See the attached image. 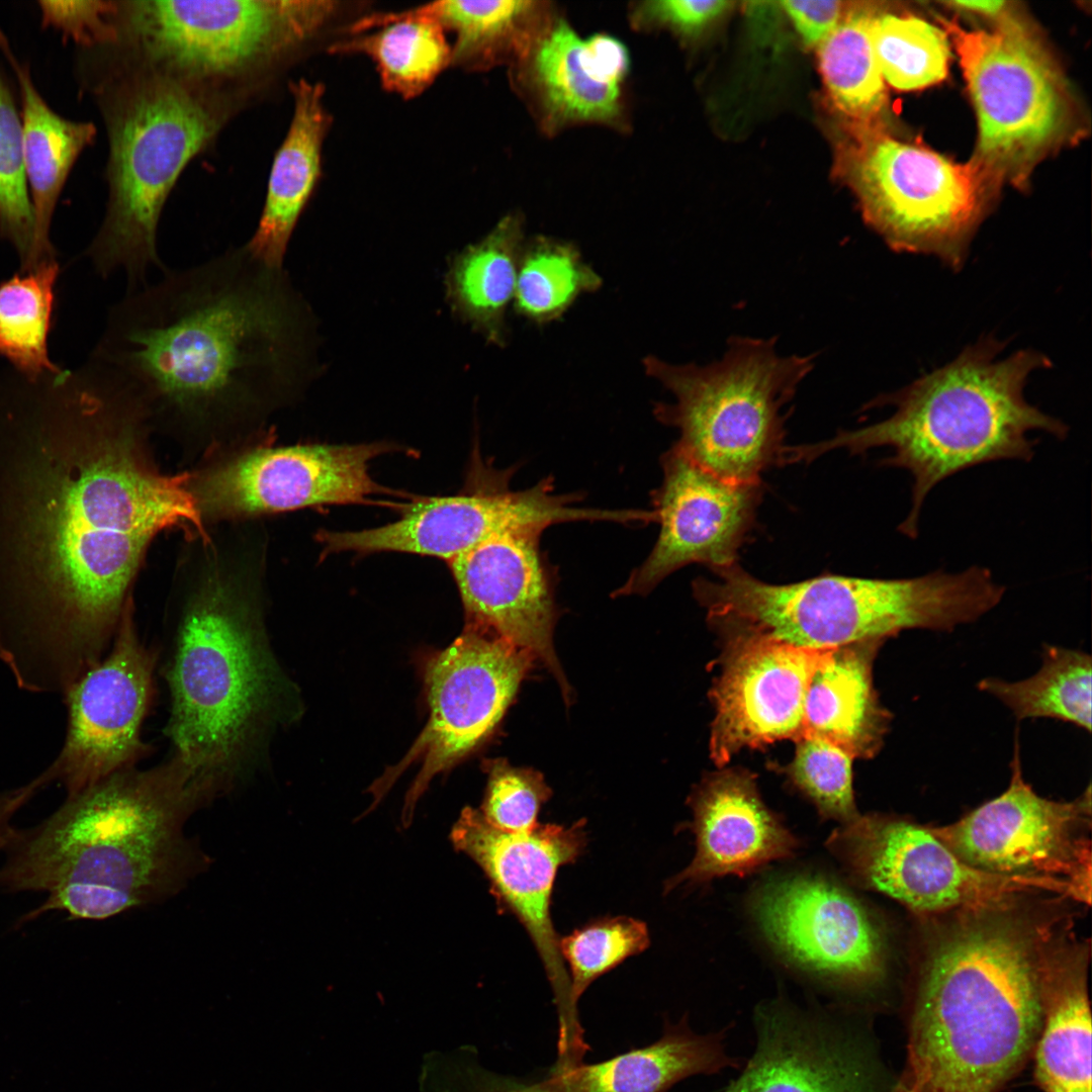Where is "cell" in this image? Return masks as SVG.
<instances>
[{"instance_id": "d6a6232c", "label": "cell", "mask_w": 1092, "mask_h": 1092, "mask_svg": "<svg viewBox=\"0 0 1092 1092\" xmlns=\"http://www.w3.org/2000/svg\"><path fill=\"white\" fill-rule=\"evenodd\" d=\"M327 50L370 59L382 88L403 99L422 95L452 63L448 33L437 21L390 11L360 15Z\"/></svg>"}, {"instance_id": "484cf974", "label": "cell", "mask_w": 1092, "mask_h": 1092, "mask_svg": "<svg viewBox=\"0 0 1092 1092\" xmlns=\"http://www.w3.org/2000/svg\"><path fill=\"white\" fill-rule=\"evenodd\" d=\"M696 853L666 881L664 891L724 876L746 877L793 857L800 841L762 801L755 777L723 768L706 777L689 798Z\"/></svg>"}, {"instance_id": "83f0119b", "label": "cell", "mask_w": 1092, "mask_h": 1092, "mask_svg": "<svg viewBox=\"0 0 1092 1092\" xmlns=\"http://www.w3.org/2000/svg\"><path fill=\"white\" fill-rule=\"evenodd\" d=\"M1048 943L1043 934L1041 1021L1033 1049L1034 1078L1043 1092H1091L1092 1025L1083 946Z\"/></svg>"}, {"instance_id": "e0dca14e", "label": "cell", "mask_w": 1092, "mask_h": 1092, "mask_svg": "<svg viewBox=\"0 0 1092 1092\" xmlns=\"http://www.w3.org/2000/svg\"><path fill=\"white\" fill-rule=\"evenodd\" d=\"M159 652L140 638L128 601L112 643L94 666L63 696L64 741L40 772L75 794L115 772L136 767L151 753L143 724L156 697Z\"/></svg>"}, {"instance_id": "44dd1931", "label": "cell", "mask_w": 1092, "mask_h": 1092, "mask_svg": "<svg viewBox=\"0 0 1092 1092\" xmlns=\"http://www.w3.org/2000/svg\"><path fill=\"white\" fill-rule=\"evenodd\" d=\"M662 481L652 493L660 530L645 560L614 597L647 595L692 563L710 569L737 562L763 494L761 481L739 482L703 468L675 445L661 457Z\"/></svg>"}, {"instance_id": "52a82bcc", "label": "cell", "mask_w": 1092, "mask_h": 1092, "mask_svg": "<svg viewBox=\"0 0 1092 1092\" xmlns=\"http://www.w3.org/2000/svg\"><path fill=\"white\" fill-rule=\"evenodd\" d=\"M82 90L99 108L108 141L105 215L85 255L107 278L118 270L128 290L161 267L157 229L179 175L219 131L229 109L203 84L149 68L115 75L90 59L75 62Z\"/></svg>"}, {"instance_id": "6da1fadb", "label": "cell", "mask_w": 1092, "mask_h": 1092, "mask_svg": "<svg viewBox=\"0 0 1092 1092\" xmlns=\"http://www.w3.org/2000/svg\"><path fill=\"white\" fill-rule=\"evenodd\" d=\"M153 432L93 353L38 378L0 371V662L18 685L63 691L100 661L153 540L202 527Z\"/></svg>"}, {"instance_id": "2e32d148", "label": "cell", "mask_w": 1092, "mask_h": 1092, "mask_svg": "<svg viewBox=\"0 0 1092 1092\" xmlns=\"http://www.w3.org/2000/svg\"><path fill=\"white\" fill-rule=\"evenodd\" d=\"M1091 793L1071 802L1037 795L1022 776L1015 740L1008 788L957 822L929 831L971 867L1005 877L1039 878L1072 885L1091 897Z\"/></svg>"}, {"instance_id": "d4e9b609", "label": "cell", "mask_w": 1092, "mask_h": 1092, "mask_svg": "<svg viewBox=\"0 0 1092 1092\" xmlns=\"http://www.w3.org/2000/svg\"><path fill=\"white\" fill-rule=\"evenodd\" d=\"M539 531H511L488 538L448 562L466 625L494 633L542 660L560 685L569 686L552 643L553 573L540 549Z\"/></svg>"}, {"instance_id": "60d3db41", "label": "cell", "mask_w": 1092, "mask_h": 1092, "mask_svg": "<svg viewBox=\"0 0 1092 1092\" xmlns=\"http://www.w3.org/2000/svg\"><path fill=\"white\" fill-rule=\"evenodd\" d=\"M649 941L646 924L628 916L604 917L559 938L572 1004L597 978L645 950Z\"/></svg>"}, {"instance_id": "603a6c76", "label": "cell", "mask_w": 1092, "mask_h": 1092, "mask_svg": "<svg viewBox=\"0 0 1092 1092\" xmlns=\"http://www.w3.org/2000/svg\"><path fill=\"white\" fill-rule=\"evenodd\" d=\"M451 839L484 872L494 893L524 925L545 966L561 1012L572 1016L570 981L551 919V897L557 871L574 862L586 845L584 820L569 827L537 824L531 831L511 833L490 825L480 811L465 808Z\"/></svg>"}, {"instance_id": "ffe728a7", "label": "cell", "mask_w": 1092, "mask_h": 1092, "mask_svg": "<svg viewBox=\"0 0 1092 1092\" xmlns=\"http://www.w3.org/2000/svg\"><path fill=\"white\" fill-rule=\"evenodd\" d=\"M575 494H557L550 477L523 490L509 486L414 500L394 522L360 531L317 533L325 555L337 552H404L457 558L479 543L511 531H539L568 522H608L610 512L574 506Z\"/></svg>"}, {"instance_id": "d590c367", "label": "cell", "mask_w": 1092, "mask_h": 1092, "mask_svg": "<svg viewBox=\"0 0 1092 1092\" xmlns=\"http://www.w3.org/2000/svg\"><path fill=\"white\" fill-rule=\"evenodd\" d=\"M1040 668L1007 681L987 677L978 689L1005 705L1019 721L1053 718L1091 731L1092 659L1081 650L1045 645Z\"/></svg>"}, {"instance_id": "e575fe53", "label": "cell", "mask_w": 1092, "mask_h": 1092, "mask_svg": "<svg viewBox=\"0 0 1092 1092\" xmlns=\"http://www.w3.org/2000/svg\"><path fill=\"white\" fill-rule=\"evenodd\" d=\"M876 14L849 12L819 43V68L835 107L868 130L887 108L885 81L873 43Z\"/></svg>"}, {"instance_id": "5b68a950", "label": "cell", "mask_w": 1092, "mask_h": 1092, "mask_svg": "<svg viewBox=\"0 0 1092 1092\" xmlns=\"http://www.w3.org/2000/svg\"><path fill=\"white\" fill-rule=\"evenodd\" d=\"M1005 910H963L934 939L893 1092H999L1033 1053L1042 937Z\"/></svg>"}, {"instance_id": "1f68e13d", "label": "cell", "mask_w": 1092, "mask_h": 1092, "mask_svg": "<svg viewBox=\"0 0 1092 1092\" xmlns=\"http://www.w3.org/2000/svg\"><path fill=\"white\" fill-rule=\"evenodd\" d=\"M391 13L428 17L453 33L451 67L467 72L510 69L560 16L552 2L542 0H443Z\"/></svg>"}, {"instance_id": "ab89813d", "label": "cell", "mask_w": 1092, "mask_h": 1092, "mask_svg": "<svg viewBox=\"0 0 1092 1092\" xmlns=\"http://www.w3.org/2000/svg\"><path fill=\"white\" fill-rule=\"evenodd\" d=\"M0 65V243L11 245L19 271L36 267L34 217L26 181L20 109Z\"/></svg>"}, {"instance_id": "9a60e30c", "label": "cell", "mask_w": 1092, "mask_h": 1092, "mask_svg": "<svg viewBox=\"0 0 1092 1092\" xmlns=\"http://www.w3.org/2000/svg\"><path fill=\"white\" fill-rule=\"evenodd\" d=\"M536 657L489 631L466 625L428 663V723L407 754L372 787L377 803L410 765L420 764L404 799L402 823L432 779L472 751L496 726Z\"/></svg>"}, {"instance_id": "277c9868", "label": "cell", "mask_w": 1092, "mask_h": 1092, "mask_svg": "<svg viewBox=\"0 0 1092 1092\" xmlns=\"http://www.w3.org/2000/svg\"><path fill=\"white\" fill-rule=\"evenodd\" d=\"M209 799L189 767L171 757L128 768L68 795L49 818L15 828L3 849L0 888L48 893L23 921L50 911L102 920L170 898L209 857L186 837Z\"/></svg>"}, {"instance_id": "7c38bea8", "label": "cell", "mask_w": 1092, "mask_h": 1092, "mask_svg": "<svg viewBox=\"0 0 1092 1092\" xmlns=\"http://www.w3.org/2000/svg\"><path fill=\"white\" fill-rule=\"evenodd\" d=\"M851 162L863 217L892 250L962 267L989 188L972 161L870 130Z\"/></svg>"}, {"instance_id": "30bf717a", "label": "cell", "mask_w": 1092, "mask_h": 1092, "mask_svg": "<svg viewBox=\"0 0 1092 1092\" xmlns=\"http://www.w3.org/2000/svg\"><path fill=\"white\" fill-rule=\"evenodd\" d=\"M365 3L335 0L118 2V31L151 67L202 83L276 66L344 28Z\"/></svg>"}, {"instance_id": "ba28073f", "label": "cell", "mask_w": 1092, "mask_h": 1092, "mask_svg": "<svg viewBox=\"0 0 1092 1092\" xmlns=\"http://www.w3.org/2000/svg\"><path fill=\"white\" fill-rule=\"evenodd\" d=\"M698 577L693 593L721 633L767 636L806 648L882 640L909 629L952 631L976 622L999 603L989 569L935 570L907 578L825 573L774 584L737 562Z\"/></svg>"}, {"instance_id": "836d02e7", "label": "cell", "mask_w": 1092, "mask_h": 1092, "mask_svg": "<svg viewBox=\"0 0 1092 1092\" xmlns=\"http://www.w3.org/2000/svg\"><path fill=\"white\" fill-rule=\"evenodd\" d=\"M524 225L520 212H509L482 240L454 257L446 276L454 311L498 347L507 342L506 311L515 296Z\"/></svg>"}, {"instance_id": "681fc988", "label": "cell", "mask_w": 1092, "mask_h": 1092, "mask_svg": "<svg viewBox=\"0 0 1092 1092\" xmlns=\"http://www.w3.org/2000/svg\"><path fill=\"white\" fill-rule=\"evenodd\" d=\"M948 5L967 12L987 16H1003L1006 11L1005 1H951Z\"/></svg>"}, {"instance_id": "ac0fdd59", "label": "cell", "mask_w": 1092, "mask_h": 1092, "mask_svg": "<svg viewBox=\"0 0 1092 1092\" xmlns=\"http://www.w3.org/2000/svg\"><path fill=\"white\" fill-rule=\"evenodd\" d=\"M755 1046L718 1092H893L872 1027L837 1006L801 1007L783 997L753 1012Z\"/></svg>"}, {"instance_id": "74e56055", "label": "cell", "mask_w": 1092, "mask_h": 1092, "mask_svg": "<svg viewBox=\"0 0 1092 1092\" xmlns=\"http://www.w3.org/2000/svg\"><path fill=\"white\" fill-rule=\"evenodd\" d=\"M603 285L571 242L538 235L521 251L513 306L517 314L543 326L562 317L576 299Z\"/></svg>"}, {"instance_id": "d6986e66", "label": "cell", "mask_w": 1092, "mask_h": 1092, "mask_svg": "<svg viewBox=\"0 0 1092 1092\" xmlns=\"http://www.w3.org/2000/svg\"><path fill=\"white\" fill-rule=\"evenodd\" d=\"M752 913L776 951L837 998L868 990L883 978V933L864 905L838 883L808 874L769 880L756 892Z\"/></svg>"}, {"instance_id": "8d00e7d4", "label": "cell", "mask_w": 1092, "mask_h": 1092, "mask_svg": "<svg viewBox=\"0 0 1092 1092\" xmlns=\"http://www.w3.org/2000/svg\"><path fill=\"white\" fill-rule=\"evenodd\" d=\"M57 259L0 280V357L27 378L61 369L49 353L55 324Z\"/></svg>"}, {"instance_id": "7402d4cb", "label": "cell", "mask_w": 1092, "mask_h": 1092, "mask_svg": "<svg viewBox=\"0 0 1092 1092\" xmlns=\"http://www.w3.org/2000/svg\"><path fill=\"white\" fill-rule=\"evenodd\" d=\"M721 634L725 647L710 692L715 709L710 753L719 766L743 748L802 737L810 680L832 649L752 633Z\"/></svg>"}, {"instance_id": "4dcf8cb0", "label": "cell", "mask_w": 1092, "mask_h": 1092, "mask_svg": "<svg viewBox=\"0 0 1092 1092\" xmlns=\"http://www.w3.org/2000/svg\"><path fill=\"white\" fill-rule=\"evenodd\" d=\"M884 642L831 649L810 680L802 737L824 739L853 758L871 759L880 752L892 722L874 686V661Z\"/></svg>"}, {"instance_id": "9c48e42d", "label": "cell", "mask_w": 1092, "mask_h": 1092, "mask_svg": "<svg viewBox=\"0 0 1092 1092\" xmlns=\"http://www.w3.org/2000/svg\"><path fill=\"white\" fill-rule=\"evenodd\" d=\"M777 338L734 336L721 359L706 365L671 364L646 356L645 373L674 396L657 402L655 418L676 428L674 444L694 462L719 477L761 481V473L783 465L785 416L800 383L815 365V354L780 355Z\"/></svg>"}, {"instance_id": "7dc6e473", "label": "cell", "mask_w": 1092, "mask_h": 1092, "mask_svg": "<svg viewBox=\"0 0 1092 1092\" xmlns=\"http://www.w3.org/2000/svg\"><path fill=\"white\" fill-rule=\"evenodd\" d=\"M780 4L792 19L807 46L820 43L839 23L840 1H782Z\"/></svg>"}, {"instance_id": "cb8c5ba5", "label": "cell", "mask_w": 1092, "mask_h": 1092, "mask_svg": "<svg viewBox=\"0 0 1092 1092\" xmlns=\"http://www.w3.org/2000/svg\"><path fill=\"white\" fill-rule=\"evenodd\" d=\"M509 70L513 89L548 136L579 125L629 128L630 56L609 33L581 37L560 15Z\"/></svg>"}, {"instance_id": "f1b7e54d", "label": "cell", "mask_w": 1092, "mask_h": 1092, "mask_svg": "<svg viewBox=\"0 0 1092 1092\" xmlns=\"http://www.w3.org/2000/svg\"><path fill=\"white\" fill-rule=\"evenodd\" d=\"M730 1029L698 1033L684 1017L648 1046L598 1064H564L534 1086L540 1092H667L692 1076L739 1070L743 1061L726 1049Z\"/></svg>"}, {"instance_id": "8992f818", "label": "cell", "mask_w": 1092, "mask_h": 1092, "mask_svg": "<svg viewBox=\"0 0 1092 1092\" xmlns=\"http://www.w3.org/2000/svg\"><path fill=\"white\" fill-rule=\"evenodd\" d=\"M1001 350L994 340L967 348L943 367L869 403L894 406L888 419L816 444L787 446L786 463L810 462L838 448L851 454L891 448L880 464L905 469L913 479L911 508L898 530L916 538L924 500L939 482L983 463L1029 461L1036 444L1029 439L1032 432L1068 435L1062 421L1023 394L1028 376L1051 362L1032 350L1000 358Z\"/></svg>"}, {"instance_id": "3957f363", "label": "cell", "mask_w": 1092, "mask_h": 1092, "mask_svg": "<svg viewBox=\"0 0 1092 1092\" xmlns=\"http://www.w3.org/2000/svg\"><path fill=\"white\" fill-rule=\"evenodd\" d=\"M259 520L186 534L166 614L160 664L164 734L208 798L257 770L299 705L270 645Z\"/></svg>"}, {"instance_id": "b9f144b4", "label": "cell", "mask_w": 1092, "mask_h": 1092, "mask_svg": "<svg viewBox=\"0 0 1092 1092\" xmlns=\"http://www.w3.org/2000/svg\"><path fill=\"white\" fill-rule=\"evenodd\" d=\"M853 757L838 746L814 736L796 741V751L783 771L824 819L845 824L860 814L852 789Z\"/></svg>"}, {"instance_id": "f546056e", "label": "cell", "mask_w": 1092, "mask_h": 1092, "mask_svg": "<svg viewBox=\"0 0 1092 1092\" xmlns=\"http://www.w3.org/2000/svg\"><path fill=\"white\" fill-rule=\"evenodd\" d=\"M0 54L13 73L18 92L37 267L57 259L51 240L54 213L76 162L95 139L96 127L90 121L69 119L52 108L34 82L30 65L18 57L1 27Z\"/></svg>"}, {"instance_id": "7bdbcfd3", "label": "cell", "mask_w": 1092, "mask_h": 1092, "mask_svg": "<svg viewBox=\"0 0 1092 1092\" xmlns=\"http://www.w3.org/2000/svg\"><path fill=\"white\" fill-rule=\"evenodd\" d=\"M488 783L480 811L493 827L511 833L531 831L541 805L551 796L540 772L511 766L506 760L486 763Z\"/></svg>"}, {"instance_id": "8fae6325", "label": "cell", "mask_w": 1092, "mask_h": 1092, "mask_svg": "<svg viewBox=\"0 0 1092 1092\" xmlns=\"http://www.w3.org/2000/svg\"><path fill=\"white\" fill-rule=\"evenodd\" d=\"M979 123L972 162L987 186L1023 182L1035 164L1070 131L1071 98L1058 68L1020 24L1006 19L992 31L947 23Z\"/></svg>"}, {"instance_id": "c3c4849f", "label": "cell", "mask_w": 1092, "mask_h": 1092, "mask_svg": "<svg viewBox=\"0 0 1092 1092\" xmlns=\"http://www.w3.org/2000/svg\"><path fill=\"white\" fill-rule=\"evenodd\" d=\"M40 791L36 780L0 793V849L10 841L15 828L11 825L14 815Z\"/></svg>"}, {"instance_id": "5bb4252c", "label": "cell", "mask_w": 1092, "mask_h": 1092, "mask_svg": "<svg viewBox=\"0 0 1092 1092\" xmlns=\"http://www.w3.org/2000/svg\"><path fill=\"white\" fill-rule=\"evenodd\" d=\"M826 846L859 886L883 893L916 912L1006 907L1036 890L1080 896L1067 882L1005 877L971 867L927 828L903 818L859 815L842 824Z\"/></svg>"}, {"instance_id": "4fadbf2b", "label": "cell", "mask_w": 1092, "mask_h": 1092, "mask_svg": "<svg viewBox=\"0 0 1092 1092\" xmlns=\"http://www.w3.org/2000/svg\"><path fill=\"white\" fill-rule=\"evenodd\" d=\"M397 450L388 443L272 446L259 441L213 453L186 471L203 528L259 520L320 505L370 502L389 489L370 463Z\"/></svg>"}, {"instance_id": "f6af8a7d", "label": "cell", "mask_w": 1092, "mask_h": 1092, "mask_svg": "<svg viewBox=\"0 0 1092 1092\" xmlns=\"http://www.w3.org/2000/svg\"><path fill=\"white\" fill-rule=\"evenodd\" d=\"M732 3L721 0H644L628 8L630 26L638 32L669 29L676 34H696Z\"/></svg>"}, {"instance_id": "4316f807", "label": "cell", "mask_w": 1092, "mask_h": 1092, "mask_svg": "<svg viewBox=\"0 0 1092 1092\" xmlns=\"http://www.w3.org/2000/svg\"><path fill=\"white\" fill-rule=\"evenodd\" d=\"M289 89L293 98L289 128L272 163L258 225L245 245L273 268H282L293 230L317 185L324 143L333 122L321 82L301 78Z\"/></svg>"}, {"instance_id": "f35d334b", "label": "cell", "mask_w": 1092, "mask_h": 1092, "mask_svg": "<svg viewBox=\"0 0 1092 1092\" xmlns=\"http://www.w3.org/2000/svg\"><path fill=\"white\" fill-rule=\"evenodd\" d=\"M873 43L884 81L900 90L935 84L947 75V34L912 15H876Z\"/></svg>"}, {"instance_id": "bcb514c9", "label": "cell", "mask_w": 1092, "mask_h": 1092, "mask_svg": "<svg viewBox=\"0 0 1092 1092\" xmlns=\"http://www.w3.org/2000/svg\"><path fill=\"white\" fill-rule=\"evenodd\" d=\"M425 1092H540L487 1073L471 1071L453 1060L452 1055L436 1056L427 1061L423 1073Z\"/></svg>"}, {"instance_id": "ee69618b", "label": "cell", "mask_w": 1092, "mask_h": 1092, "mask_svg": "<svg viewBox=\"0 0 1092 1092\" xmlns=\"http://www.w3.org/2000/svg\"><path fill=\"white\" fill-rule=\"evenodd\" d=\"M42 28L61 33L76 49L108 47L118 39V2L103 0H38Z\"/></svg>"}, {"instance_id": "7a4b0ae2", "label": "cell", "mask_w": 1092, "mask_h": 1092, "mask_svg": "<svg viewBox=\"0 0 1092 1092\" xmlns=\"http://www.w3.org/2000/svg\"><path fill=\"white\" fill-rule=\"evenodd\" d=\"M297 324L282 268L242 246L128 290L92 351L136 391L154 431L202 459L259 441L293 382Z\"/></svg>"}]
</instances>
